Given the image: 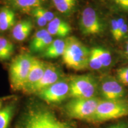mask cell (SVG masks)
Segmentation results:
<instances>
[{
  "mask_svg": "<svg viewBox=\"0 0 128 128\" xmlns=\"http://www.w3.org/2000/svg\"><path fill=\"white\" fill-rule=\"evenodd\" d=\"M80 29L86 36L98 35L104 32L106 26L98 12L94 8L87 7L81 12Z\"/></svg>",
  "mask_w": 128,
  "mask_h": 128,
  "instance_id": "6",
  "label": "cell"
},
{
  "mask_svg": "<svg viewBox=\"0 0 128 128\" xmlns=\"http://www.w3.org/2000/svg\"><path fill=\"white\" fill-rule=\"evenodd\" d=\"M65 40H64L62 39L54 40L50 45L43 53V56L51 59L62 56L65 50Z\"/></svg>",
  "mask_w": 128,
  "mask_h": 128,
  "instance_id": "15",
  "label": "cell"
},
{
  "mask_svg": "<svg viewBox=\"0 0 128 128\" xmlns=\"http://www.w3.org/2000/svg\"><path fill=\"white\" fill-rule=\"evenodd\" d=\"M14 44L9 40L0 37V60L6 61L10 60L14 53Z\"/></svg>",
  "mask_w": 128,
  "mask_h": 128,
  "instance_id": "21",
  "label": "cell"
},
{
  "mask_svg": "<svg viewBox=\"0 0 128 128\" xmlns=\"http://www.w3.org/2000/svg\"><path fill=\"white\" fill-rule=\"evenodd\" d=\"M88 67L93 70L98 71L103 68L102 64L100 63L94 48H92L90 50V55Z\"/></svg>",
  "mask_w": 128,
  "mask_h": 128,
  "instance_id": "23",
  "label": "cell"
},
{
  "mask_svg": "<svg viewBox=\"0 0 128 128\" xmlns=\"http://www.w3.org/2000/svg\"><path fill=\"white\" fill-rule=\"evenodd\" d=\"M32 13L33 14V17H34L35 20H36L38 24L39 25L40 27H44L45 26L48 25V21L46 20V19L41 15V14L38 13V12H36L34 10H33L32 11Z\"/></svg>",
  "mask_w": 128,
  "mask_h": 128,
  "instance_id": "29",
  "label": "cell"
},
{
  "mask_svg": "<svg viewBox=\"0 0 128 128\" xmlns=\"http://www.w3.org/2000/svg\"><path fill=\"white\" fill-rule=\"evenodd\" d=\"M36 112L44 128H73L68 123L59 120L50 110L39 108Z\"/></svg>",
  "mask_w": 128,
  "mask_h": 128,
  "instance_id": "10",
  "label": "cell"
},
{
  "mask_svg": "<svg viewBox=\"0 0 128 128\" xmlns=\"http://www.w3.org/2000/svg\"><path fill=\"white\" fill-rule=\"evenodd\" d=\"M20 128H44L39 119L36 110H32L24 117Z\"/></svg>",
  "mask_w": 128,
  "mask_h": 128,
  "instance_id": "19",
  "label": "cell"
},
{
  "mask_svg": "<svg viewBox=\"0 0 128 128\" xmlns=\"http://www.w3.org/2000/svg\"><path fill=\"white\" fill-rule=\"evenodd\" d=\"M117 80L124 85H128V66L118 69L116 72Z\"/></svg>",
  "mask_w": 128,
  "mask_h": 128,
  "instance_id": "24",
  "label": "cell"
},
{
  "mask_svg": "<svg viewBox=\"0 0 128 128\" xmlns=\"http://www.w3.org/2000/svg\"><path fill=\"white\" fill-rule=\"evenodd\" d=\"M100 100L96 97L90 98H72L65 105V113L72 119L90 122Z\"/></svg>",
  "mask_w": 128,
  "mask_h": 128,
  "instance_id": "4",
  "label": "cell"
},
{
  "mask_svg": "<svg viewBox=\"0 0 128 128\" xmlns=\"http://www.w3.org/2000/svg\"><path fill=\"white\" fill-rule=\"evenodd\" d=\"M65 42V50L62 56L65 65L75 71H82L88 68L90 50L74 36L67 38Z\"/></svg>",
  "mask_w": 128,
  "mask_h": 128,
  "instance_id": "1",
  "label": "cell"
},
{
  "mask_svg": "<svg viewBox=\"0 0 128 128\" xmlns=\"http://www.w3.org/2000/svg\"><path fill=\"white\" fill-rule=\"evenodd\" d=\"M119 24L118 18H113L110 22V32L114 40L119 42Z\"/></svg>",
  "mask_w": 128,
  "mask_h": 128,
  "instance_id": "25",
  "label": "cell"
},
{
  "mask_svg": "<svg viewBox=\"0 0 128 128\" xmlns=\"http://www.w3.org/2000/svg\"><path fill=\"white\" fill-rule=\"evenodd\" d=\"M108 128H127V126L124 122H119L115 124H112Z\"/></svg>",
  "mask_w": 128,
  "mask_h": 128,
  "instance_id": "30",
  "label": "cell"
},
{
  "mask_svg": "<svg viewBox=\"0 0 128 128\" xmlns=\"http://www.w3.org/2000/svg\"><path fill=\"white\" fill-rule=\"evenodd\" d=\"M33 29V23L29 20H21L14 25L12 30V36L16 40L22 42L29 36Z\"/></svg>",
  "mask_w": 128,
  "mask_h": 128,
  "instance_id": "14",
  "label": "cell"
},
{
  "mask_svg": "<svg viewBox=\"0 0 128 128\" xmlns=\"http://www.w3.org/2000/svg\"><path fill=\"white\" fill-rule=\"evenodd\" d=\"M116 8L128 12V0H108Z\"/></svg>",
  "mask_w": 128,
  "mask_h": 128,
  "instance_id": "28",
  "label": "cell"
},
{
  "mask_svg": "<svg viewBox=\"0 0 128 128\" xmlns=\"http://www.w3.org/2000/svg\"><path fill=\"white\" fill-rule=\"evenodd\" d=\"M125 52L126 55L128 56V40L126 43V46H125Z\"/></svg>",
  "mask_w": 128,
  "mask_h": 128,
  "instance_id": "31",
  "label": "cell"
},
{
  "mask_svg": "<svg viewBox=\"0 0 128 128\" xmlns=\"http://www.w3.org/2000/svg\"><path fill=\"white\" fill-rule=\"evenodd\" d=\"M60 79H62V73L60 69L53 64H48L41 79L28 90L26 94H37Z\"/></svg>",
  "mask_w": 128,
  "mask_h": 128,
  "instance_id": "9",
  "label": "cell"
},
{
  "mask_svg": "<svg viewBox=\"0 0 128 128\" xmlns=\"http://www.w3.org/2000/svg\"><path fill=\"white\" fill-rule=\"evenodd\" d=\"M47 30L51 36L63 38L71 33V27L65 21L55 17L51 22L48 23Z\"/></svg>",
  "mask_w": 128,
  "mask_h": 128,
  "instance_id": "13",
  "label": "cell"
},
{
  "mask_svg": "<svg viewBox=\"0 0 128 128\" xmlns=\"http://www.w3.org/2000/svg\"><path fill=\"white\" fill-rule=\"evenodd\" d=\"M34 10L36 11V12H38V13L41 14V15L48 21V23H49V22H51V21H52L53 19L55 17L54 13H53L52 12L49 11L48 10L42 7H38Z\"/></svg>",
  "mask_w": 128,
  "mask_h": 128,
  "instance_id": "27",
  "label": "cell"
},
{
  "mask_svg": "<svg viewBox=\"0 0 128 128\" xmlns=\"http://www.w3.org/2000/svg\"><path fill=\"white\" fill-rule=\"evenodd\" d=\"M3 102H2V100H1V98H0V108H2V104H3Z\"/></svg>",
  "mask_w": 128,
  "mask_h": 128,
  "instance_id": "32",
  "label": "cell"
},
{
  "mask_svg": "<svg viewBox=\"0 0 128 128\" xmlns=\"http://www.w3.org/2000/svg\"><path fill=\"white\" fill-rule=\"evenodd\" d=\"M37 95L48 103H60L70 97V80L62 78L40 92Z\"/></svg>",
  "mask_w": 128,
  "mask_h": 128,
  "instance_id": "7",
  "label": "cell"
},
{
  "mask_svg": "<svg viewBox=\"0 0 128 128\" xmlns=\"http://www.w3.org/2000/svg\"><path fill=\"white\" fill-rule=\"evenodd\" d=\"M128 116V101L100 100L93 116L90 122H102Z\"/></svg>",
  "mask_w": 128,
  "mask_h": 128,
  "instance_id": "3",
  "label": "cell"
},
{
  "mask_svg": "<svg viewBox=\"0 0 128 128\" xmlns=\"http://www.w3.org/2000/svg\"><path fill=\"white\" fill-rule=\"evenodd\" d=\"M98 89L97 81L91 75L74 76L70 79V97L72 98L96 97Z\"/></svg>",
  "mask_w": 128,
  "mask_h": 128,
  "instance_id": "5",
  "label": "cell"
},
{
  "mask_svg": "<svg viewBox=\"0 0 128 128\" xmlns=\"http://www.w3.org/2000/svg\"><path fill=\"white\" fill-rule=\"evenodd\" d=\"M16 8L21 12H32L36 8L41 7L44 0H8Z\"/></svg>",
  "mask_w": 128,
  "mask_h": 128,
  "instance_id": "17",
  "label": "cell"
},
{
  "mask_svg": "<svg viewBox=\"0 0 128 128\" xmlns=\"http://www.w3.org/2000/svg\"><path fill=\"white\" fill-rule=\"evenodd\" d=\"M56 9L64 15H70L74 12L78 0H52Z\"/></svg>",
  "mask_w": 128,
  "mask_h": 128,
  "instance_id": "18",
  "label": "cell"
},
{
  "mask_svg": "<svg viewBox=\"0 0 128 128\" xmlns=\"http://www.w3.org/2000/svg\"><path fill=\"white\" fill-rule=\"evenodd\" d=\"M14 111L15 106L13 104L7 105L0 108V128H8Z\"/></svg>",
  "mask_w": 128,
  "mask_h": 128,
  "instance_id": "20",
  "label": "cell"
},
{
  "mask_svg": "<svg viewBox=\"0 0 128 128\" xmlns=\"http://www.w3.org/2000/svg\"><path fill=\"white\" fill-rule=\"evenodd\" d=\"M34 58L28 53L19 54L11 62L9 78L11 87L15 91H23Z\"/></svg>",
  "mask_w": 128,
  "mask_h": 128,
  "instance_id": "2",
  "label": "cell"
},
{
  "mask_svg": "<svg viewBox=\"0 0 128 128\" xmlns=\"http://www.w3.org/2000/svg\"><path fill=\"white\" fill-rule=\"evenodd\" d=\"M16 22L15 13L8 7L0 10V32H5L14 27Z\"/></svg>",
  "mask_w": 128,
  "mask_h": 128,
  "instance_id": "16",
  "label": "cell"
},
{
  "mask_svg": "<svg viewBox=\"0 0 128 128\" xmlns=\"http://www.w3.org/2000/svg\"><path fill=\"white\" fill-rule=\"evenodd\" d=\"M93 48L96 51L100 63L102 64L103 68L109 67L112 62V54L110 51L102 47H95Z\"/></svg>",
  "mask_w": 128,
  "mask_h": 128,
  "instance_id": "22",
  "label": "cell"
},
{
  "mask_svg": "<svg viewBox=\"0 0 128 128\" xmlns=\"http://www.w3.org/2000/svg\"><path fill=\"white\" fill-rule=\"evenodd\" d=\"M99 90L101 95L105 100H122L126 94L122 84L111 76H106L102 80Z\"/></svg>",
  "mask_w": 128,
  "mask_h": 128,
  "instance_id": "8",
  "label": "cell"
},
{
  "mask_svg": "<svg viewBox=\"0 0 128 128\" xmlns=\"http://www.w3.org/2000/svg\"><path fill=\"white\" fill-rule=\"evenodd\" d=\"M47 65L41 60L34 58L31 69L28 74L23 92L25 93L36 84L44 74Z\"/></svg>",
  "mask_w": 128,
  "mask_h": 128,
  "instance_id": "11",
  "label": "cell"
},
{
  "mask_svg": "<svg viewBox=\"0 0 128 128\" xmlns=\"http://www.w3.org/2000/svg\"><path fill=\"white\" fill-rule=\"evenodd\" d=\"M52 36L48 33L47 29H40L35 33L30 45L33 52H44L52 42Z\"/></svg>",
  "mask_w": 128,
  "mask_h": 128,
  "instance_id": "12",
  "label": "cell"
},
{
  "mask_svg": "<svg viewBox=\"0 0 128 128\" xmlns=\"http://www.w3.org/2000/svg\"><path fill=\"white\" fill-rule=\"evenodd\" d=\"M119 24V42L126 36L128 33V24L124 18H118Z\"/></svg>",
  "mask_w": 128,
  "mask_h": 128,
  "instance_id": "26",
  "label": "cell"
}]
</instances>
